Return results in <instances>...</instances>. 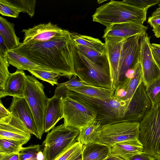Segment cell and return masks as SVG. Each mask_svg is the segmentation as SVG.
<instances>
[{
	"mask_svg": "<svg viewBox=\"0 0 160 160\" xmlns=\"http://www.w3.org/2000/svg\"><path fill=\"white\" fill-rule=\"evenodd\" d=\"M8 50L2 37L0 35V55H4L6 53Z\"/></svg>",
	"mask_w": 160,
	"mask_h": 160,
	"instance_id": "cell-44",
	"label": "cell"
},
{
	"mask_svg": "<svg viewBox=\"0 0 160 160\" xmlns=\"http://www.w3.org/2000/svg\"><path fill=\"white\" fill-rule=\"evenodd\" d=\"M22 32L24 33V35L23 41L20 44L22 45L48 41L70 32L50 22L40 23L32 28L23 29Z\"/></svg>",
	"mask_w": 160,
	"mask_h": 160,
	"instance_id": "cell-11",
	"label": "cell"
},
{
	"mask_svg": "<svg viewBox=\"0 0 160 160\" xmlns=\"http://www.w3.org/2000/svg\"><path fill=\"white\" fill-rule=\"evenodd\" d=\"M26 76L22 70H17L10 73L4 89L0 90V98L7 96L24 98Z\"/></svg>",
	"mask_w": 160,
	"mask_h": 160,
	"instance_id": "cell-20",
	"label": "cell"
},
{
	"mask_svg": "<svg viewBox=\"0 0 160 160\" xmlns=\"http://www.w3.org/2000/svg\"><path fill=\"white\" fill-rule=\"evenodd\" d=\"M155 45L158 46V47L160 48V44H156V43H155Z\"/></svg>",
	"mask_w": 160,
	"mask_h": 160,
	"instance_id": "cell-49",
	"label": "cell"
},
{
	"mask_svg": "<svg viewBox=\"0 0 160 160\" xmlns=\"http://www.w3.org/2000/svg\"><path fill=\"white\" fill-rule=\"evenodd\" d=\"M151 48L154 59L160 68V48L153 43L151 44Z\"/></svg>",
	"mask_w": 160,
	"mask_h": 160,
	"instance_id": "cell-40",
	"label": "cell"
},
{
	"mask_svg": "<svg viewBox=\"0 0 160 160\" xmlns=\"http://www.w3.org/2000/svg\"><path fill=\"white\" fill-rule=\"evenodd\" d=\"M152 31L154 36L157 38H160V25L153 28Z\"/></svg>",
	"mask_w": 160,
	"mask_h": 160,
	"instance_id": "cell-47",
	"label": "cell"
},
{
	"mask_svg": "<svg viewBox=\"0 0 160 160\" xmlns=\"http://www.w3.org/2000/svg\"><path fill=\"white\" fill-rule=\"evenodd\" d=\"M104 39L109 67L111 89L115 92L119 84V65L122 44L125 40L114 37L108 38Z\"/></svg>",
	"mask_w": 160,
	"mask_h": 160,
	"instance_id": "cell-13",
	"label": "cell"
},
{
	"mask_svg": "<svg viewBox=\"0 0 160 160\" xmlns=\"http://www.w3.org/2000/svg\"><path fill=\"white\" fill-rule=\"evenodd\" d=\"M54 93L59 94L62 98L63 123L66 126L80 130L96 120V111L69 96L65 88L56 87Z\"/></svg>",
	"mask_w": 160,
	"mask_h": 160,
	"instance_id": "cell-6",
	"label": "cell"
},
{
	"mask_svg": "<svg viewBox=\"0 0 160 160\" xmlns=\"http://www.w3.org/2000/svg\"><path fill=\"white\" fill-rule=\"evenodd\" d=\"M31 134L22 122L13 115L9 122L0 123V138L18 141L23 145L29 140Z\"/></svg>",
	"mask_w": 160,
	"mask_h": 160,
	"instance_id": "cell-16",
	"label": "cell"
},
{
	"mask_svg": "<svg viewBox=\"0 0 160 160\" xmlns=\"http://www.w3.org/2000/svg\"><path fill=\"white\" fill-rule=\"evenodd\" d=\"M79 131L64 123L54 127L43 142L44 160H54L77 141Z\"/></svg>",
	"mask_w": 160,
	"mask_h": 160,
	"instance_id": "cell-7",
	"label": "cell"
},
{
	"mask_svg": "<svg viewBox=\"0 0 160 160\" xmlns=\"http://www.w3.org/2000/svg\"><path fill=\"white\" fill-rule=\"evenodd\" d=\"M110 154L111 147L98 142L83 146V160H103Z\"/></svg>",
	"mask_w": 160,
	"mask_h": 160,
	"instance_id": "cell-23",
	"label": "cell"
},
{
	"mask_svg": "<svg viewBox=\"0 0 160 160\" xmlns=\"http://www.w3.org/2000/svg\"><path fill=\"white\" fill-rule=\"evenodd\" d=\"M23 144L20 142L5 138H0V154L18 153Z\"/></svg>",
	"mask_w": 160,
	"mask_h": 160,
	"instance_id": "cell-31",
	"label": "cell"
},
{
	"mask_svg": "<svg viewBox=\"0 0 160 160\" xmlns=\"http://www.w3.org/2000/svg\"><path fill=\"white\" fill-rule=\"evenodd\" d=\"M0 160H19V153L9 154H0Z\"/></svg>",
	"mask_w": 160,
	"mask_h": 160,
	"instance_id": "cell-42",
	"label": "cell"
},
{
	"mask_svg": "<svg viewBox=\"0 0 160 160\" xmlns=\"http://www.w3.org/2000/svg\"><path fill=\"white\" fill-rule=\"evenodd\" d=\"M148 26L143 24L124 22L112 24L106 28L104 30L102 38L114 37L123 40L138 34H142L146 32Z\"/></svg>",
	"mask_w": 160,
	"mask_h": 160,
	"instance_id": "cell-17",
	"label": "cell"
},
{
	"mask_svg": "<svg viewBox=\"0 0 160 160\" xmlns=\"http://www.w3.org/2000/svg\"><path fill=\"white\" fill-rule=\"evenodd\" d=\"M83 146L80 142L76 141L54 160H74L82 153Z\"/></svg>",
	"mask_w": 160,
	"mask_h": 160,
	"instance_id": "cell-32",
	"label": "cell"
},
{
	"mask_svg": "<svg viewBox=\"0 0 160 160\" xmlns=\"http://www.w3.org/2000/svg\"><path fill=\"white\" fill-rule=\"evenodd\" d=\"M68 95L89 106L96 112V120L102 125L122 121L127 112L129 100L115 97L102 99L85 96L67 89Z\"/></svg>",
	"mask_w": 160,
	"mask_h": 160,
	"instance_id": "cell-3",
	"label": "cell"
},
{
	"mask_svg": "<svg viewBox=\"0 0 160 160\" xmlns=\"http://www.w3.org/2000/svg\"><path fill=\"white\" fill-rule=\"evenodd\" d=\"M14 24L0 16V35L2 37L8 50L13 49L20 44V38L16 35Z\"/></svg>",
	"mask_w": 160,
	"mask_h": 160,
	"instance_id": "cell-24",
	"label": "cell"
},
{
	"mask_svg": "<svg viewBox=\"0 0 160 160\" xmlns=\"http://www.w3.org/2000/svg\"><path fill=\"white\" fill-rule=\"evenodd\" d=\"M103 160H125L122 158L111 153Z\"/></svg>",
	"mask_w": 160,
	"mask_h": 160,
	"instance_id": "cell-46",
	"label": "cell"
},
{
	"mask_svg": "<svg viewBox=\"0 0 160 160\" xmlns=\"http://www.w3.org/2000/svg\"><path fill=\"white\" fill-rule=\"evenodd\" d=\"M139 122L121 121L102 125L98 142L112 147L126 141L139 139Z\"/></svg>",
	"mask_w": 160,
	"mask_h": 160,
	"instance_id": "cell-9",
	"label": "cell"
},
{
	"mask_svg": "<svg viewBox=\"0 0 160 160\" xmlns=\"http://www.w3.org/2000/svg\"><path fill=\"white\" fill-rule=\"evenodd\" d=\"M43 84L34 77L26 75L24 98L33 114L41 137L44 132V118L49 99L44 91Z\"/></svg>",
	"mask_w": 160,
	"mask_h": 160,
	"instance_id": "cell-8",
	"label": "cell"
},
{
	"mask_svg": "<svg viewBox=\"0 0 160 160\" xmlns=\"http://www.w3.org/2000/svg\"><path fill=\"white\" fill-rule=\"evenodd\" d=\"M9 1L19 8L22 12L27 13L31 18L33 16L35 12L36 0H13Z\"/></svg>",
	"mask_w": 160,
	"mask_h": 160,
	"instance_id": "cell-35",
	"label": "cell"
},
{
	"mask_svg": "<svg viewBox=\"0 0 160 160\" xmlns=\"http://www.w3.org/2000/svg\"><path fill=\"white\" fill-rule=\"evenodd\" d=\"M129 160H156L152 156L144 153L136 155Z\"/></svg>",
	"mask_w": 160,
	"mask_h": 160,
	"instance_id": "cell-41",
	"label": "cell"
},
{
	"mask_svg": "<svg viewBox=\"0 0 160 160\" xmlns=\"http://www.w3.org/2000/svg\"><path fill=\"white\" fill-rule=\"evenodd\" d=\"M73 42L69 32L48 41L20 44L9 50L27 58L47 70L58 73L69 79L76 75Z\"/></svg>",
	"mask_w": 160,
	"mask_h": 160,
	"instance_id": "cell-1",
	"label": "cell"
},
{
	"mask_svg": "<svg viewBox=\"0 0 160 160\" xmlns=\"http://www.w3.org/2000/svg\"><path fill=\"white\" fill-rule=\"evenodd\" d=\"M143 147L139 141L131 140L117 143L111 148V153L125 160L143 152Z\"/></svg>",
	"mask_w": 160,
	"mask_h": 160,
	"instance_id": "cell-21",
	"label": "cell"
},
{
	"mask_svg": "<svg viewBox=\"0 0 160 160\" xmlns=\"http://www.w3.org/2000/svg\"><path fill=\"white\" fill-rule=\"evenodd\" d=\"M6 53L9 64L18 70L28 71L32 69L47 70L27 58L16 52L8 50Z\"/></svg>",
	"mask_w": 160,
	"mask_h": 160,
	"instance_id": "cell-26",
	"label": "cell"
},
{
	"mask_svg": "<svg viewBox=\"0 0 160 160\" xmlns=\"http://www.w3.org/2000/svg\"><path fill=\"white\" fill-rule=\"evenodd\" d=\"M126 3L141 9L148 8L160 3V0H124Z\"/></svg>",
	"mask_w": 160,
	"mask_h": 160,
	"instance_id": "cell-38",
	"label": "cell"
},
{
	"mask_svg": "<svg viewBox=\"0 0 160 160\" xmlns=\"http://www.w3.org/2000/svg\"><path fill=\"white\" fill-rule=\"evenodd\" d=\"M86 86H92L81 80L76 75L72 77L66 82L58 83L57 87H60L77 88Z\"/></svg>",
	"mask_w": 160,
	"mask_h": 160,
	"instance_id": "cell-37",
	"label": "cell"
},
{
	"mask_svg": "<svg viewBox=\"0 0 160 160\" xmlns=\"http://www.w3.org/2000/svg\"><path fill=\"white\" fill-rule=\"evenodd\" d=\"M139 139L143 153L160 160V102L153 105L139 122Z\"/></svg>",
	"mask_w": 160,
	"mask_h": 160,
	"instance_id": "cell-5",
	"label": "cell"
},
{
	"mask_svg": "<svg viewBox=\"0 0 160 160\" xmlns=\"http://www.w3.org/2000/svg\"><path fill=\"white\" fill-rule=\"evenodd\" d=\"M148 8L141 9L130 5L124 0H111L96 8L92 21L106 28L118 23L130 22L143 24L147 19Z\"/></svg>",
	"mask_w": 160,
	"mask_h": 160,
	"instance_id": "cell-2",
	"label": "cell"
},
{
	"mask_svg": "<svg viewBox=\"0 0 160 160\" xmlns=\"http://www.w3.org/2000/svg\"><path fill=\"white\" fill-rule=\"evenodd\" d=\"M159 8H157L155 10L152 12L151 16L149 18H160V3L158 4Z\"/></svg>",
	"mask_w": 160,
	"mask_h": 160,
	"instance_id": "cell-45",
	"label": "cell"
},
{
	"mask_svg": "<svg viewBox=\"0 0 160 160\" xmlns=\"http://www.w3.org/2000/svg\"><path fill=\"white\" fill-rule=\"evenodd\" d=\"M28 71L36 78L48 82L52 86L57 85L58 80L62 76L58 73L50 71L32 69Z\"/></svg>",
	"mask_w": 160,
	"mask_h": 160,
	"instance_id": "cell-30",
	"label": "cell"
},
{
	"mask_svg": "<svg viewBox=\"0 0 160 160\" xmlns=\"http://www.w3.org/2000/svg\"><path fill=\"white\" fill-rule=\"evenodd\" d=\"M141 35L132 36L123 42L119 65V84L127 72L139 62V41Z\"/></svg>",
	"mask_w": 160,
	"mask_h": 160,
	"instance_id": "cell-14",
	"label": "cell"
},
{
	"mask_svg": "<svg viewBox=\"0 0 160 160\" xmlns=\"http://www.w3.org/2000/svg\"><path fill=\"white\" fill-rule=\"evenodd\" d=\"M75 44L78 51L92 62L102 63L108 60L106 54H103L95 50L85 46Z\"/></svg>",
	"mask_w": 160,
	"mask_h": 160,
	"instance_id": "cell-29",
	"label": "cell"
},
{
	"mask_svg": "<svg viewBox=\"0 0 160 160\" xmlns=\"http://www.w3.org/2000/svg\"><path fill=\"white\" fill-rule=\"evenodd\" d=\"M142 82V67L139 60L133 68L132 76L123 79L115 91L114 96L124 100H129L139 84Z\"/></svg>",
	"mask_w": 160,
	"mask_h": 160,
	"instance_id": "cell-18",
	"label": "cell"
},
{
	"mask_svg": "<svg viewBox=\"0 0 160 160\" xmlns=\"http://www.w3.org/2000/svg\"><path fill=\"white\" fill-rule=\"evenodd\" d=\"M146 88L147 94L152 106L160 102V77Z\"/></svg>",
	"mask_w": 160,
	"mask_h": 160,
	"instance_id": "cell-33",
	"label": "cell"
},
{
	"mask_svg": "<svg viewBox=\"0 0 160 160\" xmlns=\"http://www.w3.org/2000/svg\"><path fill=\"white\" fill-rule=\"evenodd\" d=\"M70 35L76 45L85 46L95 50L103 54H106L105 43L98 39L76 32H70Z\"/></svg>",
	"mask_w": 160,
	"mask_h": 160,
	"instance_id": "cell-27",
	"label": "cell"
},
{
	"mask_svg": "<svg viewBox=\"0 0 160 160\" xmlns=\"http://www.w3.org/2000/svg\"><path fill=\"white\" fill-rule=\"evenodd\" d=\"M146 89L143 82L139 84L129 99L127 112L122 121L139 122L150 109L152 105Z\"/></svg>",
	"mask_w": 160,
	"mask_h": 160,
	"instance_id": "cell-12",
	"label": "cell"
},
{
	"mask_svg": "<svg viewBox=\"0 0 160 160\" xmlns=\"http://www.w3.org/2000/svg\"><path fill=\"white\" fill-rule=\"evenodd\" d=\"M22 12L19 8L9 0H0V13L2 15L17 18Z\"/></svg>",
	"mask_w": 160,
	"mask_h": 160,
	"instance_id": "cell-34",
	"label": "cell"
},
{
	"mask_svg": "<svg viewBox=\"0 0 160 160\" xmlns=\"http://www.w3.org/2000/svg\"><path fill=\"white\" fill-rule=\"evenodd\" d=\"M102 125L96 120L80 130L77 141L83 145L98 142L100 138Z\"/></svg>",
	"mask_w": 160,
	"mask_h": 160,
	"instance_id": "cell-22",
	"label": "cell"
},
{
	"mask_svg": "<svg viewBox=\"0 0 160 160\" xmlns=\"http://www.w3.org/2000/svg\"><path fill=\"white\" fill-rule=\"evenodd\" d=\"M66 88L68 90L81 94L102 99H105L112 97L114 95L115 92L111 89L93 86Z\"/></svg>",
	"mask_w": 160,
	"mask_h": 160,
	"instance_id": "cell-25",
	"label": "cell"
},
{
	"mask_svg": "<svg viewBox=\"0 0 160 160\" xmlns=\"http://www.w3.org/2000/svg\"><path fill=\"white\" fill-rule=\"evenodd\" d=\"M39 144L22 147L19 153V160H44Z\"/></svg>",
	"mask_w": 160,
	"mask_h": 160,
	"instance_id": "cell-28",
	"label": "cell"
},
{
	"mask_svg": "<svg viewBox=\"0 0 160 160\" xmlns=\"http://www.w3.org/2000/svg\"><path fill=\"white\" fill-rule=\"evenodd\" d=\"M63 118L62 98L59 94L54 93V95L49 98L46 107L44 118V132H48Z\"/></svg>",
	"mask_w": 160,
	"mask_h": 160,
	"instance_id": "cell-19",
	"label": "cell"
},
{
	"mask_svg": "<svg viewBox=\"0 0 160 160\" xmlns=\"http://www.w3.org/2000/svg\"><path fill=\"white\" fill-rule=\"evenodd\" d=\"M12 115L2 104L1 100L0 102V123L9 122L12 119Z\"/></svg>",
	"mask_w": 160,
	"mask_h": 160,
	"instance_id": "cell-39",
	"label": "cell"
},
{
	"mask_svg": "<svg viewBox=\"0 0 160 160\" xmlns=\"http://www.w3.org/2000/svg\"><path fill=\"white\" fill-rule=\"evenodd\" d=\"M72 50L74 70L79 78L93 86L111 89L108 60L102 63L92 62L78 51L73 40Z\"/></svg>",
	"mask_w": 160,
	"mask_h": 160,
	"instance_id": "cell-4",
	"label": "cell"
},
{
	"mask_svg": "<svg viewBox=\"0 0 160 160\" xmlns=\"http://www.w3.org/2000/svg\"><path fill=\"white\" fill-rule=\"evenodd\" d=\"M74 160H83L82 155V153Z\"/></svg>",
	"mask_w": 160,
	"mask_h": 160,
	"instance_id": "cell-48",
	"label": "cell"
},
{
	"mask_svg": "<svg viewBox=\"0 0 160 160\" xmlns=\"http://www.w3.org/2000/svg\"><path fill=\"white\" fill-rule=\"evenodd\" d=\"M8 110L22 122L31 134L41 139L32 111L25 98L13 97Z\"/></svg>",
	"mask_w": 160,
	"mask_h": 160,
	"instance_id": "cell-15",
	"label": "cell"
},
{
	"mask_svg": "<svg viewBox=\"0 0 160 160\" xmlns=\"http://www.w3.org/2000/svg\"><path fill=\"white\" fill-rule=\"evenodd\" d=\"M148 23L153 28L160 25V18H148Z\"/></svg>",
	"mask_w": 160,
	"mask_h": 160,
	"instance_id": "cell-43",
	"label": "cell"
},
{
	"mask_svg": "<svg viewBox=\"0 0 160 160\" xmlns=\"http://www.w3.org/2000/svg\"><path fill=\"white\" fill-rule=\"evenodd\" d=\"M7 53L4 55H0V90H3L10 73L8 70L9 66Z\"/></svg>",
	"mask_w": 160,
	"mask_h": 160,
	"instance_id": "cell-36",
	"label": "cell"
},
{
	"mask_svg": "<svg viewBox=\"0 0 160 160\" xmlns=\"http://www.w3.org/2000/svg\"><path fill=\"white\" fill-rule=\"evenodd\" d=\"M150 39L145 32L141 35L139 41V60L142 67V81L146 87L160 77V68L153 57Z\"/></svg>",
	"mask_w": 160,
	"mask_h": 160,
	"instance_id": "cell-10",
	"label": "cell"
}]
</instances>
